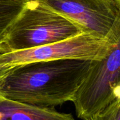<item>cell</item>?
<instances>
[{"label": "cell", "mask_w": 120, "mask_h": 120, "mask_svg": "<svg viewBox=\"0 0 120 120\" xmlns=\"http://www.w3.org/2000/svg\"><path fill=\"white\" fill-rule=\"evenodd\" d=\"M92 62L61 59L17 66L1 79V95L16 101L52 108L72 102Z\"/></svg>", "instance_id": "obj_1"}, {"label": "cell", "mask_w": 120, "mask_h": 120, "mask_svg": "<svg viewBox=\"0 0 120 120\" xmlns=\"http://www.w3.org/2000/svg\"><path fill=\"white\" fill-rule=\"evenodd\" d=\"M81 33L79 26L41 0L28 1L9 29L4 53L59 42Z\"/></svg>", "instance_id": "obj_2"}, {"label": "cell", "mask_w": 120, "mask_h": 120, "mask_svg": "<svg viewBox=\"0 0 120 120\" xmlns=\"http://www.w3.org/2000/svg\"><path fill=\"white\" fill-rule=\"evenodd\" d=\"M120 89V38L108 55L93 60L72 101L77 117L89 120L116 99Z\"/></svg>", "instance_id": "obj_3"}, {"label": "cell", "mask_w": 120, "mask_h": 120, "mask_svg": "<svg viewBox=\"0 0 120 120\" xmlns=\"http://www.w3.org/2000/svg\"><path fill=\"white\" fill-rule=\"evenodd\" d=\"M115 44L86 33L33 49L0 53V75L22 65L53 60H100Z\"/></svg>", "instance_id": "obj_4"}, {"label": "cell", "mask_w": 120, "mask_h": 120, "mask_svg": "<svg viewBox=\"0 0 120 120\" xmlns=\"http://www.w3.org/2000/svg\"><path fill=\"white\" fill-rule=\"evenodd\" d=\"M80 27L114 44L120 38V11L110 0H41Z\"/></svg>", "instance_id": "obj_5"}, {"label": "cell", "mask_w": 120, "mask_h": 120, "mask_svg": "<svg viewBox=\"0 0 120 120\" xmlns=\"http://www.w3.org/2000/svg\"><path fill=\"white\" fill-rule=\"evenodd\" d=\"M0 120H75L70 113L19 102L1 96Z\"/></svg>", "instance_id": "obj_6"}, {"label": "cell", "mask_w": 120, "mask_h": 120, "mask_svg": "<svg viewBox=\"0 0 120 120\" xmlns=\"http://www.w3.org/2000/svg\"><path fill=\"white\" fill-rule=\"evenodd\" d=\"M25 1L0 0V53L4 52V44L9 29L21 12Z\"/></svg>", "instance_id": "obj_7"}, {"label": "cell", "mask_w": 120, "mask_h": 120, "mask_svg": "<svg viewBox=\"0 0 120 120\" xmlns=\"http://www.w3.org/2000/svg\"><path fill=\"white\" fill-rule=\"evenodd\" d=\"M89 120H120V96Z\"/></svg>", "instance_id": "obj_8"}, {"label": "cell", "mask_w": 120, "mask_h": 120, "mask_svg": "<svg viewBox=\"0 0 120 120\" xmlns=\"http://www.w3.org/2000/svg\"><path fill=\"white\" fill-rule=\"evenodd\" d=\"M120 11V0H110Z\"/></svg>", "instance_id": "obj_9"}, {"label": "cell", "mask_w": 120, "mask_h": 120, "mask_svg": "<svg viewBox=\"0 0 120 120\" xmlns=\"http://www.w3.org/2000/svg\"><path fill=\"white\" fill-rule=\"evenodd\" d=\"M6 74H4V75H0V83H1V79L3 78V77H4ZM1 96H2L1 95V92H0V98H1Z\"/></svg>", "instance_id": "obj_10"}, {"label": "cell", "mask_w": 120, "mask_h": 120, "mask_svg": "<svg viewBox=\"0 0 120 120\" xmlns=\"http://www.w3.org/2000/svg\"><path fill=\"white\" fill-rule=\"evenodd\" d=\"M22 1H33V0H22Z\"/></svg>", "instance_id": "obj_11"}]
</instances>
